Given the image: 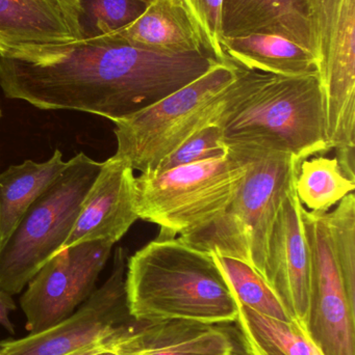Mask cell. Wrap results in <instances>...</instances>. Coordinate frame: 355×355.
<instances>
[{"instance_id": "3", "label": "cell", "mask_w": 355, "mask_h": 355, "mask_svg": "<svg viewBox=\"0 0 355 355\" xmlns=\"http://www.w3.org/2000/svg\"><path fill=\"white\" fill-rule=\"evenodd\" d=\"M216 124L226 146H260L302 162L331 151L318 74L276 76L240 67Z\"/></svg>"}, {"instance_id": "30", "label": "cell", "mask_w": 355, "mask_h": 355, "mask_svg": "<svg viewBox=\"0 0 355 355\" xmlns=\"http://www.w3.org/2000/svg\"><path fill=\"white\" fill-rule=\"evenodd\" d=\"M0 116H1V110H0Z\"/></svg>"}, {"instance_id": "17", "label": "cell", "mask_w": 355, "mask_h": 355, "mask_svg": "<svg viewBox=\"0 0 355 355\" xmlns=\"http://www.w3.org/2000/svg\"><path fill=\"white\" fill-rule=\"evenodd\" d=\"M110 35L165 53L210 54L183 0H151L137 20Z\"/></svg>"}, {"instance_id": "7", "label": "cell", "mask_w": 355, "mask_h": 355, "mask_svg": "<svg viewBox=\"0 0 355 355\" xmlns=\"http://www.w3.org/2000/svg\"><path fill=\"white\" fill-rule=\"evenodd\" d=\"M227 148V156L219 159L135 177L138 215L160 227L158 238L188 235L224 213L246 173L241 150Z\"/></svg>"}, {"instance_id": "5", "label": "cell", "mask_w": 355, "mask_h": 355, "mask_svg": "<svg viewBox=\"0 0 355 355\" xmlns=\"http://www.w3.org/2000/svg\"><path fill=\"white\" fill-rule=\"evenodd\" d=\"M241 150L246 173L222 215L206 227L181 236L208 254L242 261L264 279L269 240L277 212L295 185L302 160L291 154L254 145Z\"/></svg>"}, {"instance_id": "4", "label": "cell", "mask_w": 355, "mask_h": 355, "mask_svg": "<svg viewBox=\"0 0 355 355\" xmlns=\"http://www.w3.org/2000/svg\"><path fill=\"white\" fill-rule=\"evenodd\" d=\"M311 252L306 334L323 355H355V196L331 212L302 208Z\"/></svg>"}, {"instance_id": "24", "label": "cell", "mask_w": 355, "mask_h": 355, "mask_svg": "<svg viewBox=\"0 0 355 355\" xmlns=\"http://www.w3.org/2000/svg\"><path fill=\"white\" fill-rule=\"evenodd\" d=\"M148 3L142 0H90L96 35L115 33L137 20Z\"/></svg>"}, {"instance_id": "19", "label": "cell", "mask_w": 355, "mask_h": 355, "mask_svg": "<svg viewBox=\"0 0 355 355\" xmlns=\"http://www.w3.org/2000/svg\"><path fill=\"white\" fill-rule=\"evenodd\" d=\"M67 162L56 150L44 162L25 160L0 174V243L16 229L33 202L51 185Z\"/></svg>"}, {"instance_id": "14", "label": "cell", "mask_w": 355, "mask_h": 355, "mask_svg": "<svg viewBox=\"0 0 355 355\" xmlns=\"http://www.w3.org/2000/svg\"><path fill=\"white\" fill-rule=\"evenodd\" d=\"M131 164L114 155L85 196L64 248L106 239L117 243L139 218L135 208V177Z\"/></svg>"}, {"instance_id": "15", "label": "cell", "mask_w": 355, "mask_h": 355, "mask_svg": "<svg viewBox=\"0 0 355 355\" xmlns=\"http://www.w3.org/2000/svg\"><path fill=\"white\" fill-rule=\"evenodd\" d=\"M311 0H223L222 37L281 35L314 52Z\"/></svg>"}, {"instance_id": "21", "label": "cell", "mask_w": 355, "mask_h": 355, "mask_svg": "<svg viewBox=\"0 0 355 355\" xmlns=\"http://www.w3.org/2000/svg\"><path fill=\"white\" fill-rule=\"evenodd\" d=\"M302 205L315 212H329L355 189V181L344 174L336 158L319 156L300 164L295 184Z\"/></svg>"}, {"instance_id": "8", "label": "cell", "mask_w": 355, "mask_h": 355, "mask_svg": "<svg viewBox=\"0 0 355 355\" xmlns=\"http://www.w3.org/2000/svg\"><path fill=\"white\" fill-rule=\"evenodd\" d=\"M101 166L85 153L77 154L29 207L10 237L0 243V289L12 296L20 293L63 250Z\"/></svg>"}, {"instance_id": "27", "label": "cell", "mask_w": 355, "mask_h": 355, "mask_svg": "<svg viewBox=\"0 0 355 355\" xmlns=\"http://www.w3.org/2000/svg\"><path fill=\"white\" fill-rule=\"evenodd\" d=\"M117 350L115 348L110 347L108 345H96L92 346V347L85 348V349L79 350V352H73V354L67 355H93L98 354V352H104V350ZM118 352V350H117Z\"/></svg>"}, {"instance_id": "13", "label": "cell", "mask_w": 355, "mask_h": 355, "mask_svg": "<svg viewBox=\"0 0 355 355\" xmlns=\"http://www.w3.org/2000/svg\"><path fill=\"white\" fill-rule=\"evenodd\" d=\"M83 0H0V58H15L85 37Z\"/></svg>"}, {"instance_id": "28", "label": "cell", "mask_w": 355, "mask_h": 355, "mask_svg": "<svg viewBox=\"0 0 355 355\" xmlns=\"http://www.w3.org/2000/svg\"><path fill=\"white\" fill-rule=\"evenodd\" d=\"M93 355H123L121 352H117V350H104V352H98V354Z\"/></svg>"}, {"instance_id": "26", "label": "cell", "mask_w": 355, "mask_h": 355, "mask_svg": "<svg viewBox=\"0 0 355 355\" xmlns=\"http://www.w3.org/2000/svg\"><path fill=\"white\" fill-rule=\"evenodd\" d=\"M16 309V304H15L12 295H10L4 290L0 289V325L6 329L10 335H14L15 327L10 320V315Z\"/></svg>"}, {"instance_id": "9", "label": "cell", "mask_w": 355, "mask_h": 355, "mask_svg": "<svg viewBox=\"0 0 355 355\" xmlns=\"http://www.w3.org/2000/svg\"><path fill=\"white\" fill-rule=\"evenodd\" d=\"M329 150L355 181V0H311Z\"/></svg>"}, {"instance_id": "12", "label": "cell", "mask_w": 355, "mask_h": 355, "mask_svg": "<svg viewBox=\"0 0 355 355\" xmlns=\"http://www.w3.org/2000/svg\"><path fill=\"white\" fill-rule=\"evenodd\" d=\"M302 208L294 185L281 202L271 232L264 279L292 320L304 329L310 304L312 264Z\"/></svg>"}, {"instance_id": "25", "label": "cell", "mask_w": 355, "mask_h": 355, "mask_svg": "<svg viewBox=\"0 0 355 355\" xmlns=\"http://www.w3.org/2000/svg\"><path fill=\"white\" fill-rule=\"evenodd\" d=\"M199 28L208 52L218 62H226L221 48V10L223 0H183Z\"/></svg>"}, {"instance_id": "10", "label": "cell", "mask_w": 355, "mask_h": 355, "mask_svg": "<svg viewBox=\"0 0 355 355\" xmlns=\"http://www.w3.org/2000/svg\"><path fill=\"white\" fill-rule=\"evenodd\" d=\"M127 252L115 250L112 272L101 287L58 324L22 339L0 342V355H67L96 345L120 352V344L135 320L125 292Z\"/></svg>"}, {"instance_id": "18", "label": "cell", "mask_w": 355, "mask_h": 355, "mask_svg": "<svg viewBox=\"0 0 355 355\" xmlns=\"http://www.w3.org/2000/svg\"><path fill=\"white\" fill-rule=\"evenodd\" d=\"M221 48L227 60L246 70L286 77L318 74L315 54L281 35L222 37Z\"/></svg>"}, {"instance_id": "20", "label": "cell", "mask_w": 355, "mask_h": 355, "mask_svg": "<svg viewBox=\"0 0 355 355\" xmlns=\"http://www.w3.org/2000/svg\"><path fill=\"white\" fill-rule=\"evenodd\" d=\"M236 322L248 355H323L295 321L286 322L240 306Z\"/></svg>"}, {"instance_id": "16", "label": "cell", "mask_w": 355, "mask_h": 355, "mask_svg": "<svg viewBox=\"0 0 355 355\" xmlns=\"http://www.w3.org/2000/svg\"><path fill=\"white\" fill-rule=\"evenodd\" d=\"M123 355H233L235 344L220 327L191 321L135 320L120 344Z\"/></svg>"}, {"instance_id": "11", "label": "cell", "mask_w": 355, "mask_h": 355, "mask_svg": "<svg viewBox=\"0 0 355 355\" xmlns=\"http://www.w3.org/2000/svg\"><path fill=\"white\" fill-rule=\"evenodd\" d=\"M114 244L106 239L75 244L43 265L20 300L29 334L41 333L68 318L93 294Z\"/></svg>"}, {"instance_id": "22", "label": "cell", "mask_w": 355, "mask_h": 355, "mask_svg": "<svg viewBox=\"0 0 355 355\" xmlns=\"http://www.w3.org/2000/svg\"><path fill=\"white\" fill-rule=\"evenodd\" d=\"M213 256L226 277L240 306L271 318L286 322L293 321L270 286L251 266L236 259Z\"/></svg>"}, {"instance_id": "2", "label": "cell", "mask_w": 355, "mask_h": 355, "mask_svg": "<svg viewBox=\"0 0 355 355\" xmlns=\"http://www.w3.org/2000/svg\"><path fill=\"white\" fill-rule=\"evenodd\" d=\"M125 292L138 322H236L240 304L214 256L181 238L152 240L127 258Z\"/></svg>"}, {"instance_id": "23", "label": "cell", "mask_w": 355, "mask_h": 355, "mask_svg": "<svg viewBox=\"0 0 355 355\" xmlns=\"http://www.w3.org/2000/svg\"><path fill=\"white\" fill-rule=\"evenodd\" d=\"M229 154L223 133L217 124H210L185 139L154 168L152 174H160L177 166L208 160L219 159Z\"/></svg>"}, {"instance_id": "29", "label": "cell", "mask_w": 355, "mask_h": 355, "mask_svg": "<svg viewBox=\"0 0 355 355\" xmlns=\"http://www.w3.org/2000/svg\"><path fill=\"white\" fill-rule=\"evenodd\" d=\"M142 1L146 2V3H149V2H151V0H142Z\"/></svg>"}, {"instance_id": "6", "label": "cell", "mask_w": 355, "mask_h": 355, "mask_svg": "<svg viewBox=\"0 0 355 355\" xmlns=\"http://www.w3.org/2000/svg\"><path fill=\"white\" fill-rule=\"evenodd\" d=\"M240 67L217 62L208 72L154 105L115 123V155L133 170L152 172L158 164L194 133L220 116L229 85Z\"/></svg>"}, {"instance_id": "1", "label": "cell", "mask_w": 355, "mask_h": 355, "mask_svg": "<svg viewBox=\"0 0 355 355\" xmlns=\"http://www.w3.org/2000/svg\"><path fill=\"white\" fill-rule=\"evenodd\" d=\"M217 62L208 53H165L110 33L85 35L0 58V87L8 99L39 110L87 112L116 123L199 78Z\"/></svg>"}]
</instances>
